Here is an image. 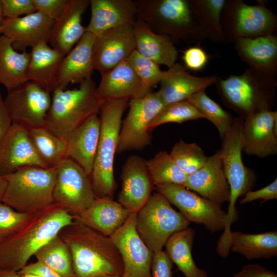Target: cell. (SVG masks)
Returning a JSON list of instances; mask_svg holds the SVG:
<instances>
[{
  "mask_svg": "<svg viewBox=\"0 0 277 277\" xmlns=\"http://www.w3.org/2000/svg\"><path fill=\"white\" fill-rule=\"evenodd\" d=\"M37 261L64 277H74L69 249L59 235L42 246L34 255Z\"/></svg>",
  "mask_w": 277,
  "mask_h": 277,
  "instance_id": "cell-37",
  "label": "cell"
},
{
  "mask_svg": "<svg viewBox=\"0 0 277 277\" xmlns=\"http://www.w3.org/2000/svg\"><path fill=\"white\" fill-rule=\"evenodd\" d=\"M189 224L190 222L157 191L151 195L136 213L137 232L153 253L163 250L173 234L189 227Z\"/></svg>",
  "mask_w": 277,
  "mask_h": 277,
  "instance_id": "cell-9",
  "label": "cell"
},
{
  "mask_svg": "<svg viewBox=\"0 0 277 277\" xmlns=\"http://www.w3.org/2000/svg\"><path fill=\"white\" fill-rule=\"evenodd\" d=\"M133 27L136 50L142 56L169 68L176 63L177 51L169 36L153 32L146 23L138 19Z\"/></svg>",
  "mask_w": 277,
  "mask_h": 277,
  "instance_id": "cell-28",
  "label": "cell"
},
{
  "mask_svg": "<svg viewBox=\"0 0 277 277\" xmlns=\"http://www.w3.org/2000/svg\"><path fill=\"white\" fill-rule=\"evenodd\" d=\"M5 239V237L2 234H0V241Z\"/></svg>",
  "mask_w": 277,
  "mask_h": 277,
  "instance_id": "cell-57",
  "label": "cell"
},
{
  "mask_svg": "<svg viewBox=\"0 0 277 277\" xmlns=\"http://www.w3.org/2000/svg\"><path fill=\"white\" fill-rule=\"evenodd\" d=\"M52 21L38 11L16 18H4L1 34L8 38L13 48L26 51L42 42H49Z\"/></svg>",
  "mask_w": 277,
  "mask_h": 277,
  "instance_id": "cell-21",
  "label": "cell"
},
{
  "mask_svg": "<svg viewBox=\"0 0 277 277\" xmlns=\"http://www.w3.org/2000/svg\"><path fill=\"white\" fill-rule=\"evenodd\" d=\"M56 167L25 166L3 175L7 181L2 203L20 212L32 213L54 203Z\"/></svg>",
  "mask_w": 277,
  "mask_h": 277,
  "instance_id": "cell-7",
  "label": "cell"
},
{
  "mask_svg": "<svg viewBox=\"0 0 277 277\" xmlns=\"http://www.w3.org/2000/svg\"><path fill=\"white\" fill-rule=\"evenodd\" d=\"M193 18L206 38L213 42L226 41L221 15L226 0H189Z\"/></svg>",
  "mask_w": 277,
  "mask_h": 277,
  "instance_id": "cell-35",
  "label": "cell"
},
{
  "mask_svg": "<svg viewBox=\"0 0 277 277\" xmlns=\"http://www.w3.org/2000/svg\"><path fill=\"white\" fill-rule=\"evenodd\" d=\"M68 0H32L36 11L55 21L64 12Z\"/></svg>",
  "mask_w": 277,
  "mask_h": 277,
  "instance_id": "cell-45",
  "label": "cell"
},
{
  "mask_svg": "<svg viewBox=\"0 0 277 277\" xmlns=\"http://www.w3.org/2000/svg\"><path fill=\"white\" fill-rule=\"evenodd\" d=\"M121 177L118 202L130 213H137L155 188L147 161L137 155L130 156L122 166Z\"/></svg>",
  "mask_w": 277,
  "mask_h": 277,
  "instance_id": "cell-17",
  "label": "cell"
},
{
  "mask_svg": "<svg viewBox=\"0 0 277 277\" xmlns=\"http://www.w3.org/2000/svg\"><path fill=\"white\" fill-rule=\"evenodd\" d=\"M101 131V121L94 115L70 133L66 140L65 158L78 164L90 176L94 165Z\"/></svg>",
  "mask_w": 277,
  "mask_h": 277,
  "instance_id": "cell-24",
  "label": "cell"
},
{
  "mask_svg": "<svg viewBox=\"0 0 277 277\" xmlns=\"http://www.w3.org/2000/svg\"><path fill=\"white\" fill-rule=\"evenodd\" d=\"M25 166L47 168L37 154L28 130L12 124L0 142V175L10 174Z\"/></svg>",
  "mask_w": 277,
  "mask_h": 277,
  "instance_id": "cell-19",
  "label": "cell"
},
{
  "mask_svg": "<svg viewBox=\"0 0 277 277\" xmlns=\"http://www.w3.org/2000/svg\"><path fill=\"white\" fill-rule=\"evenodd\" d=\"M71 253L74 277L103 274L122 276L121 254L110 236L86 226L74 217L58 233Z\"/></svg>",
  "mask_w": 277,
  "mask_h": 277,
  "instance_id": "cell-1",
  "label": "cell"
},
{
  "mask_svg": "<svg viewBox=\"0 0 277 277\" xmlns=\"http://www.w3.org/2000/svg\"><path fill=\"white\" fill-rule=\"evenodd\" d=\"M243 124L242 118L234 117L231 126L221 138V160L230 192L225 222L227 227L239 217L235 207L237 200L252 190L257 178L255 171L245 166L243 162Z\"/></svg>",
  "mask_w": 277,
  "mask_h": 277,
  "instance_id": "cell-8",
  "label": "cell"
},
{
  "mask_svg": "<svg viewBox=\"0 0 277 277\" xmlns=\"http://www.w3.org/2000/svg\"><path fill=\"white\" fill-rule=\"evenodd\" d=\"M183 186L218 206L230 199V188L221 160L220 150L208 157L205 164L188 175Z\"/></svg>",
  "mask_w": 277,
  "mask_h": 277,
  "instance_id": "cell-20",
  "label": "cell"
},
{
  "mask_svg": "<svg viewBox=\"0 0 277 277\" xmlns=\"http://www.w3.org/2000/svg\"><path fill=\"white\" fill-rule=\"evenodd\" d=\"M135 50L133 24L106 30L95 36L93 47L94 70L104 73L127 60Z\"/></svg>",
  "mask_w": 277,
  "mask_h": 277,
  "instance_id": "cell-16",
  "label": "cell"
},
{
  "mask_svg": "<svg viewBox=\"0 0 277 277\" xmlns=\"http://www.w3.org/2000/svg\"><path fill=\"white\" fill-rule=\"evenodd\" d=\"M130 213L113 199L96 197L88 208L74 216L86 226L110 237L124 224Z\"/></svg>",
  "mask_w": 277,
  "mask_h": 277,
  "instance_id": "cell-30",
  "label": "cell"
},
{
  "mask_svg": "<svg viewBox=\"0 0 277 277\" xmlns=\"http://www.w3.org/2000/svg\"><path fill=\"white\" fill-rule=\"evenodd\" d=\"M74 219L72 214L55 203L35 212L22 229L0 241V269L19 272Z\"/></svg>",
  "mask_w": 277,
  "mask_h": 277,
  "instance_id": "cell-2",
  "label": "cell"
},
{
  "mask_svg": "<svg viewBox=\"0 0 277 277\" xmlns=\"http://www.w3.org/2000/svg\"><path fill=\"white\" fill-rule=\"evenodd\" d=\"M136 213H131L124 224L110 236L122 259V277H152L153 252L146 245L135 228Z\"/></svg>",
  "mask_w": 277,
  "mask_h": 277,
  "instance_id": "cell-15",
  "label": "cell"
},
{
  "mask_svg": "<svg viewBox=\"0 0 277 277\" xmlns=\"http://www.w3.org/2000/svg\"><path fill=\"white\" fill-rule=\"evenodd\" d=\"M34 212H20L0 203V234L6 238L16 233L29 222Z\"/></svg>",
  "mask_w": 277,
  "mask_h": 277,
  "instance_id": "cell-43",
  "label": "cell"
},
{
  "mask_svg": "<svg viewBox=\"0 0 277 277\" xmlns=\"http://www.w3.org/2000/svg\"><path fill=\"white\" fill-rule=\"evenodd\" d=\"M54 203L77 215L94 202L90 176L71 159L65 158L56 166V176L53 188Z\"/></svg>",
  "mask_w": 277,
  "mask_h": 277,
  "instance_id": "cell-12",
  "label": "cell"
},
{
  "mask_svg": "<svg viewBox=\"0 0 277 277\" xmlns=\"http://www.w3.org/2000/svg\"><path fill=\"white\" fill-rule=\"evenodd\" d=\"M92 277H122L121 276L116 275H112V274H103L96 275Z\"/></svg>",
  "mask_w": 277,
  "mask_h": 277,
  "instance_id": "cell-56",
  "label": "cell"
},
{
  "mask_svg": "<svg viewBox=\"0 0 277 277\" xmlns=\"http://www.w3.org/2000/svg\"><path fill=\"white\" fill-rule=\"evenodd\" d=\"M200 118H205L204 115L188 101L173 103L164 105L151 123L149 129L152 131L164 124H181Z\"/></svg>",
  "mask_w": 277,
  "mask_h": 277,
  "instance_id": "cell-41",
  "label": "cell"
},
{
  "mask_svg": "<svg viewBox=\"0 0 277 277\" xmlns=\"http://www.w3.org/2000/svg\"><path fill=\"white\" fill-rule=\"evenodd\" d=\"M172 262L165 251L153 253L151 264L152 277H173Z\"/></svg>",
  "mask_w": 277,
  "mask_h": 277,
  "instance_id": "cell-47",
  "label": "cell"
},
{
  "mask_svg": "<svg viewBox=\"0 0 277 277\" xmlns=\"http://www.w3.org/2000/svg\"><path fill=\"white\" fill-rule=\"evenodd\" d=\"M40 158L47 168L56 167L65 158L66 140L52 133L46 127L28 130Z\"/></svg>",
  "mask_w": 277,
  "mask_h": 277,
  "instance_id": "cell-36",
  "label": "cell"
},
{
  "mask_svg": "<svg viewBox=\"0 0 277 277\" xmlns=\"http://www.w3.org/2000/svg\"><path fill=\"white\" fill-rule=\"evenodd\" d=\"M155 189L177 207L190 223L203 224L212 234L224 230L227 211L222 207L183 185H157Z\"/></svg>",
  "mask_w": 277,
  "mask_h": 277,
  "instance_id": "cell-13",
  "label": "cell"
},
{
  "mask_svg": "<svg viewBox=\"0 0 277 277\" xmlns=\"http://www.w3.org/2000/svg\"><path fill=\"white\" fill-rule=\"evenodd\" d=\"M277 198V180L276 178L267 186L257 190H249L245 193L241 200L240 203L243 205L251 202L258 199L263 200L261 203L276 199Z\"/></svg>",
  "mask_w": 277,
  "mask_h": 277,
  "instance_id": "cell-48",
  "label": "cell"
},
{
  "mask_svg": "<svg viewBox=\"0 0 277 277\" xmlns=\"http://www.w3.org/2000/svg\"><path fill=\"white\" fill-rule=\"evenodd\" d=\"M1 30H2V27H0V34H1Z\"/></svg>",
  "mask_w": 277,
  "mask_h": 277,
  "instance_id": "cell-58",
  "label": "cell"
},
{
  "mask_svg": "<svg viewBox=\"0 0 277 277\" xmlns=\"http://www.w3.org/2000/svg\"><path fill=\"white\" fill-rule=\"evenodd\" d=\"M89 4L88 0H68L62 14L53 23L48 43L64 56L86 32L82 24V16Z\"/></svg>",
  "mask_w": 277,
  "mask_h": 277,
  "instance_id": "cell-22",
  "label": "cell"
},
{
  "mask_svg": "<svg viewBox=\"0 0 277 277\" xmlns=\"http://www.w3.org/2000/svg\"><path fill=\"white\" fill-rule=\"evenodd\" d=\"M214 84L225 106L243 120L271 110L275 101L276 74L249 67L240 75L217 76Z\"/></svg>",
  "mask_w": 277,
  "mask_h": 277,
  "instance_id": "cell-3",
  "label": "cell"
},
{
  "mask_svg": "<svg viewBox=\"0 0 277 277\" xmlns=\"http://www.w3.org/2000/svg\"><path fill=\"white\" fill-rule=\"evenodd\" d=\"M136 19L146 23L159 34L187 43H199L206 39L196 24L189 0L135 1Z\"/></svg>",
  "mask_w": 277,
  "mask_h": 277,
  "instance_id": "cell-6",
  "label": "cell"
},
{
  "mask_svg": "<svg viewBox=\"0 0 277 277\" xmlns=\"http://www.w3.org/2000/svg\"><path fill=\"white\" fill-rule=\"evenodd\" d=\"M91 78L73 89H55L51 95L46 127L54 134L65 138L90 117L97 115L103 103L96 93Z\"/></svg>",
  "mask_w": 277,
  "mask_h": 277,
  "instance_id": "cell-5",
  "label": "cell"
},
{
  "mask_svg": "<svg viewBox=\"0 0 277 277\" xmlns=\"http://www.w3.org/2000/svg\"><path fill=\"white\" fill-rule=\"evenodd\" d=\"M101 75L96 93L103 102L109 100L142 97L141 81L126 60Z\"/></svg>",
  "mask_w": 277,
  "mask_h": 277,
  "instance_id": "cell-27",
  "label": "cell"
},
{
  "mask_svg": "<svg viewBox=\"0 0 277 277\" xmlns=\"http://www.w3.org/2000/svg\"><path fill=\"white\" fill-rule=\"evenodd\" d=\"M142 84V97L151 92L152 87L160 83L165 77L166 71H162L159 65L142 56L135 50L126 60Z\"/></svg>",
  "mask_w": 277,
  "mask_h": 277,
  "instance_id": "cell-42",
  "label": "cell"
},
{
  "mask_svg": "<svg viewBox=\"0 0 277 277\" xmlns=\"http://www.w3.org/2000/svg\"><path fill=\"white\" fill-rule=\"evenodd\" d=\"M242 151L265 157L277 153V111L266 110L243 120Z\"/></svg>",
  "mask_w": 277,
  "mask_h": 277,
  "instance_id": "cell-18",
  "label": "cell"
},
{
  "mask_svg": "<svg viewBox=\"0 0 277 277\" xmlns=\"http://www.w3.org/2000/svg\"><path fill=\"white\" fill-rule=\"evenodd\" d=\"M7 92L4 100L12 124L27 130L46 127L51 93L30 81Z\"/></svg>",
  "mask_w": 277,
  "mask_h": 277,
  "instance_id": "cell-14",
  "label": "cell"
},
{
  "mask_svg": "<svg viewBox=\"0 0 277 277\" xmlns=\"http://www.w3.org/2000/svg\"><path fill=\"white\" fill-rule=\"evenodd\" d=\"M7 186V181L0 175V203L2 202Z\"/></svg>",
  "mask_w": 277,
  "mask_h": 277,
  "instance_id": "cell-52",
  "label": "cell"
},
{
  "mask_svg": "<svg viewBox=\"0 0 277 277\" xmlns=\"http://www.w3.org/2000/svg\"><path fill=\"white\" fill-rule=\"evenodd\" d=\"M232 277H277V274L260 264H250L244 265Z\"/></svg>",
  "mask_w": 277,
  "mask_h": 277,
  "instance_id": "cell-49",
  "label": "cell"
},
{
  "mask_svg": "<svg viewBox=\"0 0 277 277\" xmlns=\"http://www.w3.org/2000/svg\"><path fill=\"white\" fill-rule=\"evenodd\" d=\"M12 124V120L5 106L0 91V142L5 137Z\"/></svg>",
  "mask_w": 277,
  "mask_h": 277,
  "instance_id": "cell-51",
  "label": "cell"
},
{
  "mask_svg": "<svg viewBox=\"0 0 277 277\" xmlns=\"http://www.w3.org/2000/svg\"><path fill=\"white\" fill-rule=\"evenodd\" d=\"M169 154L187 175L201 168L208 157L196 143H188L182 139L174 145Z\"/></svg>",
  "mask_w": 277,
  "mask_h": 277,
  "instance_id": "cell-40",
  "label": "cell"
},
{
  "mask_svg": "<svg viewBox=\"0 0 277 277\" xmlns=\"http://www.w3.org/2000/svg\"><path fill=\"white\" fill-rule=\"evenodd\" d=\"M5 18H16L36 12L32 0H1Z\"/></svg>",
  "mask_w": 277,
  "mask_h": 277,
  "instance_id": "cell-44",
  "label": "cell"
},
{
  "mask_svg": "<svg viewBox=\"0 0 277 277\" xmlns=\"http://www.w3.org/2000/svg\"><path fill=\"white\" fill-rule=\"evenodd\" d=\"M18 272L20 275L33 273L39 275L41 277H64L38 261L36 262L26 265Z\"/></svg>",
  "mask_w": 277,
  "mask_h": 277,
  "instance_id": "cell-50",
  "label": "cell"
},
{
  "mask_svg": "<svg viewBox=\"0 0 277 277\" xmlns=\"http://www.w3.org/2000/svg\"><path fill=\"white\" fill-rule=\"evenodd\" d=\"M30 60V52H17L11 41L0 34V83L7 91L29 81L27 73Z\"/></svg>",
  "mask_w": 277,
  "mask_h": 277,
  "instance_id": "cell-32",
  "label": "cell"
},
{
  "mask_svg": "<svg viewBox=\"0 0 277 277\" xmlns=\"http://www.w3.org/2000/svg\"><path fill=\"white\" fill-rule=\"evenodd\" d=\"M21 275V277H41L39 275L33 273H26Z\"/></svg>",
  "mask_w": 277,
  "mask_h": 277,
  "instance_id": "cell-55",
  "label": "cell"
},
{
  "mask_svg": "<svg viewBox=\"0 0 277 277\" xmlns=\"http://www.w3.org/2000/svg\"><path fill=\"white\" fill-rule=\"evenodd\" d=\"M208 59L206 52L197 45L187 48L183 55L185 67L196 71H201L205 67Z\"/></svg>",
  "mask_w": 277,
  "mask_h": 277,
  "instance_id": "cell-46",
  "label": "cell"
},
{
  "mask_svg": "<svg viewBox=\"0 0 277 277\" xmlns=\"http://www.w3.org/2000/svg\"><path fill=\"white\" fill-rule=\"evenodd\" d=\"M5 17L3 15V8L2 5L1 0H0V27H1L3 21H4Z\"/></svg>",
  "mask_w": 277,
  "mask_h": 277,
  "instance_id": "cell-54",
  "label": "cell"
},
{
  "mask_svg": "<svg viewBox=\"0 0 277 277\" xmlns=\"http://www.w3.org/2000/svg\"><path fill=\"white\" fill-rule=\"evenodd\" d=\"M95 39V35L86 32L63 57L58 73L57 88L65 90L69 84H80L91 78L94 70L93 47Z\"/></svg>",
  "mask_w": 277,
  "mask_h": 277,
  "instance_id": "cell-25",
  "label": "cell"
},
{
  "mask_svg": "<svg viewBox=\"0 0 277 277\" xmlns=\"http://www.w3.org/2000/svg\"><path fill=\"white\" fill-rule=\"evenodd\" d=\"M91 18L86 32L95 36L121 26L133 24L137 6L132 0H90Z\"/></svg>",
  "mask_w": 277,
  "mask_h": 277,
  "instance_id": "cell-23",
  "label": "cell"
},
{
  "mask_svg": "<svg viewBox=\"0 0 277 277\" xmlns=\"http://www.w3.org/2000/svg\"><path fill=\"white\" fill-rule=\"evenodd\" d=\"M240 58L250 68L277 73V36L273 34L255 38H240L233 42Z\"/></svg>",
  "mask_w": 277,
  "mask_h": 277,
  "instance_id": "cell-31",
  "label": "cell"
},
{
  "mask_svg": "<svg viewBox=\"0 0 277 277\" xmlns=\"http://www.w3.org/2000/svg\"><path fill=\"white\" fill-rule=\"evenodd\" d=\"M0 277H21L17 272L0 269Z\"/></svg>",
  "mask_w": 277,
  "mask_h": 277,
  "instance_id": "cell-53",
  "label": "cell"
},
{
  "mask_svg": "<svg viewBox=\"0 0 277 277\" xmlns=\"http://www.w3.org/2000/svg\"><path fill=\"white\" fill-rule=\"evenodd\" d=\"M164 106L157 92L130 99L128 114L122 122L116 153L141 151L151 145L152 137L149 126Z\"/></svg>",
  "mask_w": 277,
  "mask_h": 277,
  "instance_id": "cell-11",
  "label": "cell"
},
{
  "mask_svg": "<svg viewBox=\"0 0 277 277\" xmlns=\"http://www.w3.org/2000/svg\"><path fill=\"white\" fill-rule=\"evenodd\" d=\"M221 22L225 40L232 42L273 34L277 27L276 16L263 1L249 5L242 0H226Z\"/></svg>",
  "mask_w": 277,
  "mask_h": 277,
  "instance_id": "cell-10",
  "label": "cell"
},
{
  "mask_svg": "<svg viewBox=\"0 0 277 277\" xmlns=\"http://www.w3.org/2000/svg\"><path fill=\"white\" fill-rule=\"evenodd\" d=\"M216 77L214 75H192L186 71L184 66L175 63L166 71L165 77L160 83V89L156 92L164 105L185 101L193 94L205 90L214 84Z\"/></svg>",
  "mask_w": 277,
  "mask_h": 277,
  "instance_id": "cell-26",
  "label": "cell"
},
{
  "mask_svg": "<svg viewBox=\"0 0 277 277\" xmlns=\"http://www.w3.org/2000/svg\"><path fill=\"white\" fill-rule=\"evenodd\" d=\"M194 106L216 128L221 138L231 126L233 118L232 115L206 94L205 90L200 91L187 100Z\"/></svg>",
  "mask_w": 277,
  "mask_h": 277,
  "instance_id": "cell-39",
  "label": "cell"
},
{
  "mask_svg": "<svg viewBox=\"0 0 277 277\" xmlns=\"http://www.w3.org/2000/svg\"><path fill=\"white\" fill-rule=\"evenodd\" d=\"M194 235V230L189 227L174 233L166 242L165 251L185 277H208L206 270L199 268L193 260Z\"/></svg>",
  "mask_w": 277,
  "mask_h": 277,
  "instance_id": "cell-33",
  "label": "cell"
},
{
  "mask_svg": "<svg viewBox=\"0 0 277 277\" xmlns=\"http://www.w3.org/2000/svg\"><path fill=\"white\" fill-rule=\"evenodd\" d=\"M147 165L154 186L176 184L184 185L187 175L165 151L157 152L147 161Z\"/></svg>",
  "mask_w": 277,
  "mask_h": 277,
  "instance_id": "cell-38",
  "label": "cell"
},
{
  "mask_svg": "<svg viewBox=\"0 0 277 277\" xmlns=\"http://www.w3.org/2000/svg\"><path fill=\"white\" fill-rule=\"evenodd\" d=\"M46 42L31 48L27 68V78L50 93L57 88V76L64 57Z\"/></svg>",
  "mask_w": 277,
  "mask_h": 277,
  "instance_id": "cell-29",
  "label": "cell"
},
{
  "mask_svg": "<svg viewBox=\"0 0 277 277\" xmlns=\"http://www.w3.org/2000/svg\"><path fill=\"white\" fill-rule=\"evenodd\" d=\"M129 100H107L100 108V136L90 175L96 197L113 199L116 189L114 176V156L123 115L128 107Z\"/></svg>",
  "mask_w": 277,
  "mask_h": 277,
  "instance_id": "cell-4",
  "label": "cell"
},
{
  "mask_svg": "<svg viewBox=\"0 0 277 277\" xmlns=\"http://www.w3.org/2000/svg\"><path fill=\"white\" fill-rule=\"evenodd\" d=\"M230 251L247 259H271L277 255V231L249 234L231 232Z\"/></svg>",
  "mask_w": 277,
  "mask_h": 277,
  "instance_id": "cell-34",
  "label": "cell"
}]
</instances>
